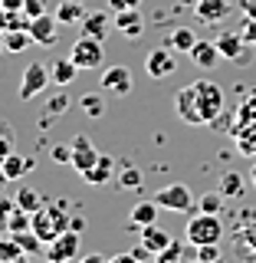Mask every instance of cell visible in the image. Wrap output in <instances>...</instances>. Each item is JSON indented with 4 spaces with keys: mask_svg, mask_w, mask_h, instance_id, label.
Wrapping results in <instances>:
<instances>
[{
    "mask_svg": "<svg viewBox=\"0 0 256 263\" xmlns=\"http://www.w3.org/2000/svg\"><path fill=\"white\" fill-rule=\"evenodd\" d=\"M30 43H33L30 30H7V36H4V49H7V53H23Z\"/></svg>",
    "mask_w": 256,
    "mask_h": 263,
    "instance_id": "cell-27",
    "label": "cell"
},
{
    "mask_svg": "<svg viewBox=\"0 0 256 263\" xmlns=\"http://www.w3.org/2000/svg\"><path fill=\"white\" fill-rule=\"evenodd\" d=\"M109 30H112V23H109V16H105L102 10H95V13H86V16H82V33H86V36L105 40V36H109Z\"/></svg>",
    "mask_w": 256,
    "mask_h": 263,
    "instance_id": "cell-20",
    "label": "cell"
},
{
    "mask_svg": "<svg viewBox=\"0 0 256 263\" xmlns=\"http://www.w3.org/2000/svg\"><path fill=\"white\" fill-rule=\"evenodd\" d=\"M154 263H184V247H181L178 240L168 247V250L154 253Z\"/></svg>",
    "mask_w": 256,
    "mask_h": 263,
    "instance_id": "cell-35",
    "label": "cell"
},
{
    "mask_svg": "<svg viewBox=\"0 0 256 263\" xmlns=\"http://www.w3.org/2000/svg\"><path fill=\"white\" fill-rule=\"evenodd\" d=\"M194 250H197V260H201V263L220 260V247H217V243H204V247H194Z\"/></svg>",
    "mask_w": 256,
    "mask_h": 263,
    "instance_id": "cell-37",
    "label": "cell"
},
{
    "mask_svg": "<svg viewBox=\"0 0 256 263\" xmlns=\"http://www.w3.org/2000/svg\"><path fill=\"white\" fill-rule=\"evenodd\" d=\"M46 109H49V115H63L66 109H69V99H66V96L60 92V96H53V99H49V105H46Z\"/></svg>",
    "mask_w": 256,
    "mask_h": 263,
    "instance_id": "cell-42",
    "label": "cell"
},
{
    "mask_svg": "<svg viewBox=\"0 0 256 263\" xmlns=\"http://www.w3.org/2000/svg\"><path fill=\"white\" fill-rule=\"evenodd\" d=\"M240 13L246 20H256V0H240Z\"/></svg>",
    "mask_w": 256,
    "mask_h": 263,
    "instance_id": "cell-45",
    "label": "cell"
},
{
    "mask_svg": "<svg viewBox=\"0 0 256 263\" xmlns=\"http://www.w3.org/2000/svg\"><path fill=\"white\" fill-rule=\"evenodd\" d=\"M72 230H79V234H82V230H86V220H82V217H72Z\"/></svg>",
    "mask_w": 256,
    "mask_h": 263,
    "instance_id": "cell-49",
    "label": "cell"
},
{
    "mask_svg": "<svg viewBox=\"0 0 256 263\" xmlns=\"http://www.w3.org/2000/svg\"><path fill=\"white\" fill-rule=\"evenodd\" d=\"M49 82H53V76H49L46 66L43 63H30L27 69H23V76H20V89H16V92H20L23 102H30V99H36L43 92Z\"/></svg>",
    "mask_w": 256,
    "mask_h": 263,
    "instance_id": "cell-8",
    "label": "cell"
},
{
    "mask_svg": "<svg viewBox=\"0 0 256 263\" xmlns=\"http://www.w3.org/2000/svg\"><path fill=\"white\" fill-rule=\"evenodd\" d=\"M250 184L256 187V161H253V168H250Z\"/></svg>",
    "mask_w": 256,
    "mask_h": 263,
    "instance_id": "cell-51",
    "label": "cell"
},
{
    "mask_svg": "<svg viewBox=\"0 0 256 263\" xmlns=\"http://www.w3.org/2000/svg\"><path fill=\"white\" fill-rule=\"evenodd\" d=\"M0 53H4V40H0Z\"/></svg>",
    "mask_w": 256,
    "mask_h": 263,
    "instance_id": "cell-52",
    "label": "cell"
},
{
    "mask_svg": "<svg viewBox=\"0 0 256 263\" xmlns=\"http://www.w3.org/2000/svg\"><path fill=\"white\" fill-rule=\"evenodd\" d=\"M174 69H178V56H174V49H171L168 43L151 49V53L145 56V72L151 79H168Z\"/></svg>",
    "mask_w": 256,
    "mask_h": 263,
    "instance_id": "cell-9",
    "label": "cell"
},
{
    "mask_svg": "<svg viewBox=\"0 0 256 263\" xmlns=\"http://www.w3.org/2000/svg\"><path fill=\"white\" fill-rule=\"evenodd\" d=\"M220 191H224V197H243V178L237 171H227L220 178Z\"/></svg>",
    "mask_w": 256,
    "mask_h": 263,
    "instance_id": "cell-30",
    "label": "cell"
},
{
    "mask_svg": "<svg viewBox=\"0 0 256 263\" xmlns=\"http://www.w3.org/2000/svg\"><path fill=\"white\" fill-rule=\"evenodd\" d=\"M230 135L237 138V148H240L243 155H253L256 158V119L253 122H233Z\"/></svg>",
    "mask_w": 256,
    "mask_h": 263,
    "instance_id": "cell-16",
    "label": "cell"
},
{
    "mask_svg": "<svg viewBox=\"0 0 256 263\" xmlns=\"http://www.w3.org/2000/svg\"><path fill=\"white\" fill-rule=\"evenodd\" d=\"M142 243L151 253H161V250H168V247L174 243V237H171L168 230H161L158 224H148V227H142Z\"/></svg>",
    "mask_w": 256,
    "mask_h": 263,
    "instance_id": "cell-19",
    "label": "cell"
},
{
    "mask_svg": "<svg viewBox=\"0 0 256 263\" xmlns=\"http://www.w3.org/2000/svg\"><path fill=\"white\" fill-rule=\"evenodd\" d=\"M79 263H109V257H102V253H86Z\"/></svg>",
    "mask_w": 256,
    "mask_h": 263,
    "instance_id": "cell-48",
    "label": "cell"
},
{
    "mask_svg": "<svg viewBox=\"0 0 256 263\" xmlns=\"http://www.w3.org/2000/svg\"><path fill=\"white\" fill-rule=\"evenodd\" d=\"M23 13H27L30 20H33V16L49 13V10H46V0H23Z\"/></svg>",
    "mask_w": 256,
    "mask_h": 263,
    "instance_id": "cell-39",
    "label": "cell"
},
{
    "mask_svg": "<svg viewBox=\"0 0 256 263\" xmlns=\"http://www.w3.org/2000/svg\"><path fill=\"white\" fill-rule=\"evenodd\" d=\"M13 257H23V247L16 243L13 234L0 237V260H13ZM27 257H30V253H27Z\"/></svg>",
    "mask_w": 256,
    "mask_h": 263,
    "instance_id": "cell-32",
    "label": "cell"
},
{
    "mask_svg": "<svg viewBox=\"0 0 256 263\" xmlns=\"http://www.w3.org/2000/svg\"><path fill=\"white\" fill-rule=\"evenodd\" d=\"M194 263H201V260H194Z\"/></svg>",
    "mask_w": 256,
    "mask_h": 263,
    "instance_id": "cell-55",
    "label": "cell"
},
{
    "mask_svg": "<svg viewBox=\"0 0 256 263\" xmlns=\"http://www.w3.org/2000/svg\"><path fill=\"white\" fill-rule=\"evenodd\" d=\"M217 49H220V60H233V63H240V66H246V63L253 60V56H250L253 46L243 43L240 30H237V33H230V30L220 33V36H217Z\"/></svg>",
    "mask_w": 256,
    "mask_h": 263,
    "instance_id": "cell-10",
    "label": "cell"
},
{
    "mask_svg": "<svg viewBox=\"0 0 256 263\" xmlns=\"http://www.w3.org/2000/svg\"><path fill=\"white\" fill-rule=\"evenodd\" d=\"M102 89L115 96H128L131 92V69L128 66H109L102 72Z\"/></svg>",
    "mask_w": 256,
    "mask_h": 263,
    "instance_id": "cell-13",
    "label": "cell"
},
{
    "mask_svg": "<svg viewBox=\"0 0 256 263\" xmlns=\"http://www.w3.org/2000/svg\"><path fill=\"white\" fill-rule=\"evenodd\" d=\"M220 208H224V191H210L197 201V211H207V214H220Z\"/></svg>",
    "mask_w": 256,
    "mask_h": 263,
    "instance_id": "cell-33",
    "label": "cell"
},
{
    "mask_svg": "<svg viewBox=\"0 0 256 263\" xmlns=\"http://www.w3.org/2000/svg\"><path fill=\"white\" fill-rule=\"evenodd\" d=\"M79 66L72 63V56H60V60H53V66H49V76H53L56 86H69L72 79H76Z\"/></svg>",
    "mask_w": 256,
    "mask_h": 263,
    "instance_id": "cell-21",
    "label": "cell"
},
{
    "mask_svg": "<svg viewBox=\"0 0 256 263\" xmlns=\"http://www.w3.org/2000/svg\"><path fill=\"white\" fill-rule=\"evenodd\" d=\"M109 7H112L115 13H119V10H138L142 0H109Z\"/></svg>",
    "mask_w": 256,
    "mask_h": 263,
    "instance_id": "cell-44",
    "label": "cell"
},
{
    "mask_svg": "<svg viewBox=\"0 0 256 263\" xmlns=\"http://www.w3.org/2000/svg\"><path fill=\"white\" fill-rule=\"evenodd\" d=\"M46 263H76L79 257V230H66V234L53 237L49 243H43Z\"/></svg>",
    "mask_w": 256,
    "mask_h": 263,
    "instance_id": "cell-6",
    "label": "cell"
},
{
    "mask_svg": "<svg viewBox=\"0 0 256 263\" xmlns=\"http://www.w3.org/2000/svg\"><path fill=\"white\" fill-rule=\"evenodd\" d=\"M174 112H178L181 122H187V125H207V122H204V112H201V102H197L194 82L191 86H181L174 92Z\"/></svg>",
    "mask_w": 256,
    "mask_h": 263,
    "instance_id": "cell-7",
    "label": "cell"
},
{
    "mask_svg": "<svg viewBox=\"0 0 256 263\" xmlns=\"http://www.w3.org/2000/svg\"><path fill=\"white\" fill-rule=\"evenodd\" d=\"M0 230H4V224H0Z\"/></svg>",
    "mask_w": 256,
    "mask_h": 263,
    "instance_id": "cell-54",
    "label": "cell"
},
{
    "mask_svg": "<svg viewBox=\"0 0 256 263\" xmlns=\"http://www.w3.org/2000/svg\"><path fill=\"white\" fill-rule=\"evenodd\" d=\"M0 263H30V260H27V253H23V257H13V260H0Z\"/></svg>",
    "mask_w": 256,
    "mask_h": 263,
    "instance_id": "cell-50",
    "label": "cell"
},
{
    "mask_svg": "<svg viewBox=\"0 0 256 263\" xmlns=\"http://www.w3.org/2000/svg\"><path fill=\"white\" fill-rule=\"evenodd\" d=\"M27 171H33V158H23V155H13V152L0 164V178L4 181H20Z\"/></svg>",
    "mask_w": 256,
    "mask_h": 263,
    "instance_id": "cell-18",
    "label": "cell"
},
{
    "mask_svg": "<svg viewBox=\"0 0 256 263\" xmlns=\"http://www.w3.org/2000/svg\"><path fill=\"white\" fill-rule=\"evenodd\" d=\"M7 155H10V135H0V164H4Z\"/></svg>",
    "mask_w": 256,
    "mask_h": 263,
    "instance_id": "cell-46",
    "label": "cell"
},
{
    "mask_svg": "<svg viewBox=\"0 0 256 263\" xmlns=\"http://www.w3.org/2000/svg\"><path fill=\"white\" fill-rule=\"evenodd\" d=\"M109 263H148V260H145V257H138L135 250H131V253L125 250V253H115V257H109Z\"/></svg>",
    "mask_w": 256,
    "mask_h": 263,
    "instance_id": "cell-43",
    "label": "cell"
},
{
    "mask_svg": "<svg viewBox=\"0 0 256 263\" xmlns=\"http://www.w3.org/2000/svg\"><path fill=\"white\" fill-rule=\"evenodd\" d=\"M128 224L131 227H148V224H158V204L154 201H142V204H135L131 208V217H128Z\"/></svg>",
    "mask_w": 256,
    "mask_h": 263,
    "instance_id": "cell-23",
    "label": "cell"
},
{
    "mask_svg": "<svg viewBox=\"0 0 256 263\" xmlns=\"http://www.w3.org/2000/svg\"><path fill=\"white\" fill-rule=\"evenodd\" d=\"M79 109L86 112L89 119H102V115H105V102H102V96H99V92H86V96L79 99Z\"/></svg>",
    "mask_w": 256,
    "mask_h": 263,
    "instance_id": "cell-29",
    "label": "cell"
},
{
    "mask_svg": "<svg viewBox=\"0 0 256 263\" xmlns=\"http://www.w3.org/2000/svg\"><path fill=\"white\" fill-rule=\"evenodd\" d=\"M253 119H256V92L240 105V112H237V119H233V122H253Z\"/></svg>",
    "mask_w": 256,
    "mask_h": 263,
    "instance_id": "cell-38",
    "label": "cell"
},
{
    "mask_svg": "<svg viewBox=\"0 0 256 263\" xmlns=\"http://www.w3.org/2000/svg\"><path fill=\"white\" fill-rule=\"evenodd\" d=\"M213 263H224V260H213Z\"/></svg>",
    "mask_w": 256,
    "mask_h": 263,
    "instance_id": "cell-53",
    "label": "cell"
},
{
    "mask_svg": "<svg viewBox=\"0 0 256 263\" xmlns=\"http://www.w3.org/2000/svg\"><path fill=\"white\" fill-rule=\"evenodd\" d=\"M194 13H197V20L210 23V27L213 23H224L230 16V0H197Z\"/></svg>",
    "mask_w": 256,
    "mask_h": 263,
    "instance_id": "cell-14",
    "label": "cell"
},
{
    "mask_svg": "<svg viewBox=\"0 0 256 263\" xmlns=\"http://www.w3.org/2000/svg\"><path fill=\"white\" fill-rule=\"evenodd\" d=\"M69 56L79 69H99L102 60H105V40H95V36H86V33H82L76 43H72Z\"/></svg>",
    "mask_w": 256,
    "mask_h": 263,
    "instance_id": "cell-3",
    "label": "cell"
},
{
    "mask_svg": "<svg viewBox=\"0 0 256 263\" xmlns=\"http://www.w3.org/2000/svg\"><path fill=\"white\" fill-rule=\"evenodd\" d=\"M112 175H115V158H112V155H102V158H99L82 178H86V184L102 187V184H109V181H112Z\"/></svg>",
    "mask_w": 256,
    "mask_h": 263,
    "instance_id": "cell-17",
    "label": "cell"
},
{
    "mask_svg": "<svg viewBox=\"0 0 256 263\" xmlns=\"http://www.w3.org/2000/svg\"><path fill=\"white\" fill-rule=\"evenodd\" d=\"M115 30H119L122 36H128V40H138L145 33L142 13H138V10H119V13H115Z\"/></svg>",
    "mask_w": 256,
    "mask_h": 263,
    "instance_id": "cell-15",
    "label": "cell"
},
{
    "mask_svg": "<svg viewBox=\"0 0 256 263\" xmlns=\"http://www.w3.org/2000/svg\"><path fill=\"white\" fill-rule=\"evenodd\" d=\"M0 10H23V0H0Z\"/></svg>",
    "mask_w": 256,
    "mask_h": 263,
    "instance_id": "cell-47",
    "label": "cell"
},
{
    "mask_svg": "<svg viewBox=\"0 0 256 263\" xmlns=\"http://www.w3.org/2000/svg\"><path fill=\"white\" fill-rule=\"evenodd\" d=\"M237 250L246 253V257H256V220L240 227V234H237Z\"/></svg>",
    "mask_w": 256,
    "mask_h": 263,
    "instance_id": "cell-26",
    "label": "cell"
},
{
    "mask_svg": "<svg viewBox=\"0 0 256 263\" xmlns=\"http://www.w3.org/2000/svg\"><path fill=\"white\" fill-rule=\"evenodd\" d=\"M30 230L40 237L43 243H49L53 237L72 230V217L66 214V204H43L40 211L30 214Z\"/></svg>",
    "mask_w": 256,
    "mask_h": 263,
    "instance_id": "cell-1",
    "label": "cell"
},
{
    "mask_svg": "<svg viewBox=\"0 0 256 263\" xmlns=\"http://www.w3.org/2000/svg\"><path fill=\"white\" fill-rule=\"evenodd\" d=\"M13 201H16V208H20V211H27V214H33V211H40V208H43V197L33 191L30 184H20V191H16Z\"/></svg>",
    "mask_w": 256,
    "mask_h": 263,
    "instance_id": "cell-25",
    "label": "cell"
},
{
    "mask_svg": "<svg viewBox=\"0 0 256 263\" xmlns=\"http://www.w3.org/2000/svg\"><path fill=\"white\" fill-rule=\"evenodd\" d=\"M30 36H33V43H40V46H53L56 40H60V20H56V13L33 16Z\"/></svg>",
    "mask_w": 256,
    "mask_h": 263,
    "instance_id": "cell-11",
    "label": "cell"
},
{
    "mask_svg": "<svg viewBox=\"0 0 256 263\" xmlns=\"http://www.w3.org/2000/svg\"><path fill=\"white\" fill-rule=\"evenodd\" d=\"M7 234H20V230H30V214L27 211H20V208H13L10 211V217H7V224H4Z\"/></svg>",
    "mask_w": 256,
    "mask_h": 263,
    "instance_id": "cell-31",
    "label": "cell"
},
{
    "mask_svg": "<svg viewBox=\"0 0 256 263\" xmlns=\"http://www.w3.org/2000/svg\"><path fill=\"white\" fill-rule=\"evenodd\" d=\"M240 36H243V43H246V46H253V49H256V20H246V16H243Z\"/></svg>",
    "mask_w": 256,
    "mask_h": 263,
    "instance_id": "cell-40",
    "label": "cell"
},
{
    "mask_svg": "<svg viewBox=\"0 0 256 263\" xmlns=\"http://www.w3.org/2000/svg\"><path fill=\"white\" fill-rule=\"evenodd\" d=\"M197 89V102H201V112H204V122H217L220 112H224V89L217 86L213 79H197L194 82Z\"/></svg>",
    "mask_w": 256,
    "mask_h": 263,
    "instance_id": "cell-5",
    "label": "cell"
},
{
    "mask_svg": "<svg viewBox=\"0 0 256 263\" xmlns=\"http://www.w3.org/2000/svg\"><path fill=\"white\" fill-rule=\"evenodd\" d=\"M16 237V243L23 247V253H36V250H43V240H40L33 230H20V234H13Z\"/></svg>",
    "mask_w": 256,
    "mask_h": 263,
    "instance_id": "cell-34",
    "label": "cell"
},
{
    "mask_svg": "<svg viewBox=\"0 0 256 263\" xmlns=\"http://www.w3.org/2000/svg\"><path fill=\"white\" fill-rule=\"evenodd\" d=\"M53 161L56 164H72V145H56L53 148Z\"/></svg>",
    "mask_w": 256,
    "mask_h": 263,
    "instance_id": "cell-41",
    "label": "cell"
},
{
    "mask_svg": "<svg viewBox=\"0 0 256 263\" xmlns=\"http://www.w3.org/2000/svg\"><path fill=\"white\" fill-rule=\"evenodd\" d=\"M56 20L60 23H82V16H86V10H82V0H60V7H56Z\"/></svg>",
    "mask_w": 256,
    "mask_h": 263,
    "instance_id": "cell-24",
    "label": "cell"
},
{
    "mask_svg": "<svg viewBox=\"0 0 256 263\" xmlns=\"http://www.w3.org/2000/svg\"><path fill=\"white\" fill-rule=\"evenodd\" d=\"M191 60H194L197 66H201V69H210V66H217V60H220V49H217V43L197 40L194 49H191Z\"/></svg>",
    "mask_w": 256,
    "mask_h": 263,
    "instance_id": "cell-22",
    "label": "cell"
},
{
    "mask_svg": "<svg viewBox=\"0 0 256 263\" xmlns=\"http://www.w3.org/2000/svg\"><path fill=\"white\" fill-rule=\"evenodd\" d=\"M154 204H158L161 211H174V214H191L194 211V194L187 184H181V181H174V184H164L158 194H154Z\"/></svg>",
    "mask_w": 256,
    "mask_h": 263,
    "instance_id": "cell-4",
    "label": "cell"
},
{
    "mask_svg": "<svg viewBox=\"0 0 256 263\" xmlns=\"http://www.w3.org/2000/svg\"><path fill=\"white\" fill-rule=\"evenodd\" d=\"M184 237H187V243H191V247L220 243V237H224V224H220V217H217V214L201 211V214H194V217L187 220Z\"/></svg>",
    "mask_w": 256,
    "mask_h": 263,
    "instance_id": "cell-2",
    "label": "cell"
},
{
    "mask_svg": "<svg viewBox=\"0 0 256 263\" xmlns=\"http://www.w3.org/2000/svg\"><path fill=\"white\" fill-rule=\"evenodd\" d=\"M194 43H197V40H194V33L187 30V27H178V30L168 36V46L174 49V53H191Z\"/></svg>",
    "mask_w": 256,
    "mask_h": 263,
    "instance_id": "cell-28",
    "label": "cell"
},
{
    "mask_svg": "<svg viewBox=\"0 0 256 263\" xmlns=\"http://www.w3.org/2000/svg\"><path fill=\"white\" fill-rule=\"evenodd\" d=\"M119 187H125V191H138V187H142V171H138V168H125L119 175Z\"/></svg>",
    "mask_w": 256,
    "mask_h": 263,
    "instance_id": "cell-36",
    "label": "cell"
},
{
    "mask_svg": "<svg viewBox=\"0 0 256 263\" xmlns=\"http://www.w3.org/2000/svg\"><path fill=\"white\" fill-rule=\"evenodd\" d=\"M99 158H102V152H95V145L89 142L86 135H76V142H72V168H76L79 175H86Z\"/></svg>",
    "mask_w": 256,
    "mask_h": 263,
    "instance_id": "cell-12",
    "label": "cell"
}]
</instances>
